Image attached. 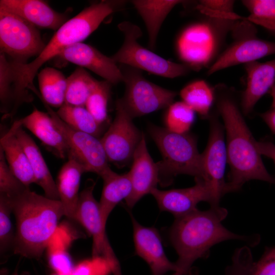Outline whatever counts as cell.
<instances>
[{
    "label": "cell",
    "mask_w": 275,
    "mask_h": 275,
    "mask_svg": "<svg viewBox=\"0 0 275 275\" xmlns=\"http://www.w3.org/2000/svg\"><path fill=\"white\" fill-rule=\"evenodd\" d=\"M239 37L212 64L207 71L208 75L231 66L255 62L275 54V42L258 38L255 33L246 34Z\"/></svg>",
    "instance_id": "e0dca14e"
},
{
    "label": "cell",
    "mask_w": 275,
    "mask_h": 275,
    "mask_svg": "<svg viewBox=\"0 0 275 275\" xmlns=\"http://www.w3.org/2000/svg\"><path fill=\"white\" fill-rule=\"evenodd\" d=\"M242 3L250 13L245 20L275 31V0H244Z\"/></svg>",
    "instance_id": "1f68e13d"
},
{
    "label": "cell",
    "mask_w": 275,
    "mask_h": 275,
    "mask_svg": "<svg viewBox=\"0 0 275 275\" xmlns=\"http://www.w3.org/2000/svg\"><path fill=\"white\" fill-rule=\"evenodd\" d=\"M172 275H184V274L180 272L175 271Z\"/></svg>",
    "instance_id": "f6af8a7d"
},
{
    "label": "cell",
    "mask_w": 275,
    "mask_h": 275,
    "mask_svg": "<svg viewBox=\"0 0 275 275\" xmlns=\"http://www.w3.org/2000/svg\"><path fill=\"white\" fill-rule=\"evenodd\" d=\"M130 215L135 253L147 263L153 275H163L169 271H178L176 263L171 262L165 254L157 229L141 225L132 214Z\"/></svg>",
    "instance_id": "9a60e30c"
},
{
    "label": "cell",
    "mask_w": 275,
    "mask_h": 275,
    "mask_svg": "<svg viewBox=\"0 0 275 275\" xmlns=\"http://www.w3.org/2000/svg\"><path fill=\"white\" fill-rule=\"evenodd\" d=\"M124 1H101L84 9L68 20L55 33L41 53L30 63L12 64L13 76V103L16 108L33 98L29 89L39 93L33 80L38 69L46 62L57 57L61 50L81 42L91 35L109 15L121 8Z\"/></svg>",
    "instance_id": "3957f363"
},
{
    "label": "cell",
    "mask_w": 275,
    "mask_h": 275,
    "mask_svg": "<svg viewBox=\"0 0 275 275\" xmlns=\"http://www.w3.org/2000/svg\"><path fill=\"white\" fill-rule=\"evenodd\" d=\"M254 262L249 246L237 248L232 255L231 264L226 268L225 275H248Z\"/></svg>",
    "instance_id": "8d00e7d4"
},
{
    "label": "cell",
    "mask_w": 275,
    "mask_h": 275,
    "mask_svg": "<svg viewBox=\"0 0 275 275\" xmlns=\"http://www.w3.org/2000/svg\"><path fill=\"white\" fill-rule=\"evenodd\" d=\"M118 27L123 33L124 39L120 48L111 57L116 63L168 78L184 75L191 69L186 64L167 60L141 45L138 40L142 36V32L138 25L123 21Z\"/></svg>",
    "instance_id": "8992f818"
},
{
    "label": "cell",
    "mask_w": 275,
    "mask_h": 275,
    "mask_svg": "<svg viewBox=\"0 0 275 275\" xmlns=\"http://www.w3.org/2000/svg\"><path fill=\"white\" fill-rule=\"evenodd\" d=\"M179 0L132 1L146 24L149 36V45L153 49L160 28L167 16L174 7L183 3Z\"/></svg>",
    "instance_id": "484cf974"
},
{
    "label": "cell",
    "mask_w": 275,
    "mask_h": 275,
    "mask_svg": "<svg viewBox=\"0 0 275 275\" xmlns=\"http://www.w3.org/2000/svg\"><path fill=\"white\" fill-rule=\"evenodd\" d=\"M180 95L183 101L195 112L207 117L214 99V92L204 80L194 81L184 87Z\"/></svg>",
    "instance_id": "f546056e"
},
{
    "label": "cell",
    "mask_w": 275,
    "mask_h": 275,
    "mask_svg": "<svg viewBox=\"0 0 275 275\" xmlns=\"http://www.w3.org/2000/svg\"><path fill=\"white\" fill-rule=\"evenodd\" d=\"M245 69L246 86L241 95L240 107L243 114L247 115L275 84V59L264 63H247Z\"/></svg>",
    "instance_id": "d6986e66"
},
{
    "label": "cell",
    "mask_w": 275,
    "mask_h": 275,
    "mask_svg": "<svg viewBox=\"0 0 275 275\" xmlns=\"http://www.w3.org/2000/svg\"><path fill=\"white\" fill-rule=\"evenodd\" d=\"M210 19L209 22L196 23L188 26L177 40L179 56L191 68L198 69L209 63L218 48L219 30L233 26L231 21Z\"/></svg>",
    "instance_id": "9c48e42d"
},
{
    "label": "cell",
    "mask_w": 275,
    "mask_h": 275,
    "mask_svg": "<svg viewBox=\"0 0 275 275\" xmlns=\"http://www.w3.org/2000/svg\"><path fill=\"white\" fill-rule=\"evenodd\" d=\"M201 155L204 180L210 184L212 192V207L220 206L221 198L225 194L224 174L227 156L223 126L215 116L210 117L208 143Z\"/></svg>",
    "instance_id": "4fadbf2b"
},
{
    "label": "cell",
    "mask_w": 275,
    "mask_h": 275,
    "mask_svg": "<svg viewBox=\"0 0 275 275\" xmlns=\"http://www.w3.org/2000/svg\"><path fill=\"white\" fill-rule=\"evenodd\" d=\"M60 118L72 128L99 138L101 125L95 120L85 106L64 104L56 112Z\"/></svg>",
    "instance_id": "f1b7e54d"
},
{
    "label": "cell",
    "mask_w": 275,
    "mask_h": 275,
    "mask_svg": "<svg viewBox=\"0 0 275 275\" xmlns=\"http://www.w3.org/2000/svg\"><path fill=\"white\" fill-rule=\"evenodd\" d=\"M98 80L84 68L78 67L67 78L65 104L85 106L86 102Z\"/></svg>",
    "instance_id": "83f0119b"
},
{
    "label": "cell",
    "mask_w": 275,
    "mask_h": 275,
    "mask_svg": "<svg viewBox=\"0 0 275 275\" xmlns=\"http://www.w3.org/2000/svg\"><path fill=\"white\" fill-rule=\"evenodd\" d=\"M248 275H275V245L267 247Z\"/></svg>",
    "instance_id": "ab89813d"
},
{
    "label": "cell",
    "mask_w": 275,
    "mask_h": 275,
    "mask_svg": "<svg viewBox=\"0 0 275 275\" xmlns=\"http://www.w3.org/2000/svg\"><path fill=\"white\" fill-rule=\"evenodd\" d=\"M18 121L22 127L30 130L58 157L68 158L69 147L48 113L34 108L30 114Z\"/></svg>",
    "instance_id": "44dd1931"
},
{
    "label": "cell",
    "mask_w": 275,
    "mask_h": 275,
    "mask_svg": "<svg viewBox=\"0 0 275 275\" xmlns=\"http://www.w3.org/2000/svg\"><path fill=\"white\" fill-rule=\"evenodd\" d=\"M227 215V210L218 206L205 211L197 209L175 218L169 237L178 255L175 262L178 272L189 274L194 263L207 257L210 248L223 241L240 240L249 247L259 243L260 236L258 234H238L225 227L222 222Z\"/></svg>",
    "instance_id": "6da1fadb"
},
{
    "label": "cell",
    "mask_w": 275,
    "mask_h": 275,
    "mask_svg": "<svg viewBox=\"0 0 275 275\" xmlns=\"http://www.w3.org/2000/svg\"><path fill=\"white\" fill-rule=\"evenodd\" d=\"M12 275H17V273L15 272V273H13Z\"/></svg>",
    "instance_id": "bcb514c9"
},
{
    "label": "cell",
    "mask_w": 275,
    "mask_h": 275,
    "mask_svg": "<svg viewBox=\"0 0 275 275\" xmlns=\"http://www.w3.org/2000/svg\"><path fill=\"white\" fill-rule=\"evenodd\" d=\"M1 148L15 176L25 186L35 183L28 157L16 137L12 126L1 138Z\"/></svg>",
    "instance_id": "d4e9b609"
},
{
    "label": "cell",
    "mask_w": 275,
    "mask_h": 275,
    "mask_svg": "<svg viewBox=\"0 0 275 275\" xmlns=\"http://www.w3.org/2000/svg\"><path fill=\"white\" fill-rule=\"evenodd\" d=\"M46 45L37 27L19 15L0 8L1 52L12 58V62L25 64L38 56Z\"/></svg>",
    "instance_id": "ba28073f"
},
{
    "label": "cell",
    "mask_w": 275,
    "mask_h": 275,
    "mask_svg": "<svg viewBox=\"0 0 275 275\" xmlns=\"http://www.w3.org/2000/svg\"><path fill=\"white\" fill-rule=\"evenodd\" d=\"M148 131L162 157V160L157 162L160 185L170 184L179 174L204 180L202 155L194 136L176 133L153 124L149 125Z\"/></svg>",
    "instance_id": "5b68a950"
},
{
    "label": "cell",
    "mask_w": 275,
    "mask_h": 275,
    "mask_svg": "<svg viewBox=\"0 0 275 275\" xmlns=\"http://www.w3.org/2000/svg\"><path fill=\"white\" fill-rule=\"evenodd\" d=\"M57 57L89 69L111 84L123 82L122 71L112 58L88 44H73L63 49Z\"/></svg>",
    "instance_id": "2e32d148"
},
{
    "label": "cell",
    "mask_w": 275,
    "mask_h": 275,
    "mask_svg": "<svg viewBox=\"0 0 275 275\" xmlns=\"http://www.w3.org/2000/svg\"><path fill=\"white\" fill-rule=\"evenodd\" d=\"M29 188L11 171L0 148V195L13 199Z\"/></svg>",
    "instance_id": "d590c367"
},
{
    "label": "cell",
    "mask_w": 275,
    "mask_h": 275,
    "mask_svg": "<svg viewBox=\"0 0 275 275\" xmlns=\"http://www.w3.org/2000/svg\"><path fill=\"white\" fill-rule=\"evenodd\" d=\"M43 104L69 147L68 158H73L84 168L85 172L95 173L101 177L111 169L108 160L100 139L76 130L62 121L50 106Z\"/></svg>",
    "instance_id": "30bf717a"
},
{
    "label": "cell",
    "mask_w": 275,
    "mask_h": 275,
    "mask_svg": "<svg viewBox=\"0 0 275 275\" xmlns=\"http://www.w3.org/2000/svg\"><path fill=\"white\" fill-rule=\"evenodd\" d=\"M195 184L190 187L162 190L155 188L151 194L156 200L159 208L178 217L197 209L201 202L213 205L211 186L205 180L195 178Z\"/></svg>",
    "instance_id": "5bb4252c"
},
{
    "label": "cell",
    "mask_w": 275,
    "mask_h": 275,
    "mask_svg": "<svg viewBox=\"0 0 275 275\" xmlns=\"http://www.w3.org/2000/svg\"><path fill=\"white\" fill-rule=\"evenodd\" d=\"M95 184L93 180H88L79 193L74 220L80 223L92 236V257L106 258L112 266L114 275H122L120 264L106 234V224L101 218L99 202L93 195Z\"/></svg>",
    "instance_id": "8fae6325"
},
{
    "label": "cell",
    "mask_w": 275,
    "mask_h": 275,
    "mask_svg": "<svg viewBox=\"0 0 275 275\" xmlns=\"http://www.w3.org/2000/svg\"><path fill=\"white\" fill-rule=\"evenodd\" d=\"M49 262L58 275H70L74 268L71 259L65 249H49Z\"/></svg>",
    "instance_id": "f35d334b"
},
{
    "label": "cell",
    "mask_w": 275,
    "mask_h": 275,
    "mask_svg": "<svg viewBox=\"0 0 275 275\" xmlns=\"http://www.w3.org/2000/svg\"><path fill=\"white\" fill-rule=\"evenodd\" d=\"M234 4V1L204 0L200 1L198 6L210 10L233 13Z\"/></svg>",
    "instance_id": "60d3db41"
},
{
    "label": "cell",
    "mask_w": 275,
    "mask_h": 275,
    "mask_svg": "<svg viewBox=\"0 0 275 275\" xmlns=\"http://www.w3.org/2000/svg\"><path fill=\"white\" fill-rule=\"evenodd\" d=\"M128 173L132 188L131 194L125 201L127 207L132 208L144 196L157 188L159 182L158 163L153 161L148 152L143 132Z\"/></svg>",
    "instance_id": "ac0fdd59"
},
{
    "label": "cell",
    "mask_w": 275,
    "mask_h": 275,
    "mask_svg": "<svg viewBox=\"0 0 275 275\" xmlns=\"http://www.w3.org/2000/svg\"><path fill=\"white\" fill-rule=\"evenodd\" d=\"M256 146L259 153L271 158L275 164V144L269 140L256 141Z\"/></svg>",
    "instance_id": "b9f144b4"
},
{
    "label": "cell",
    "mask_w": 275,
    "mask_h": 275,
    "mask_svg": "<svg viewBox=\"0 0 275 275\" xmlns=\"http://www.w3.org/2000/svg\"><path fill=\"white\" fill-rule=\"evenodd\" d=\"M195 118V111L183 101L173 103L165 117L166 128L178 133H186Z\"/></svg>",
    "instance_id": "4dcf8cb0"
},
{
    "label": "cell",
    "mask_w": 275,
    "mask_h": 275,
    "mask_svg": "<svg viewBox=\"0 0 275 275\" xmlns=\"http://www.w3.org/2000/svg\"><path fill=\"white\" fill-rule=\"evenodd\" d=\"M111 85L107 81H98L85 105L96 122L101 125L107 119V106Z\"/></svg>",
    "instance_id": "d6a6232c"
},
{
    "label": "cell",
    "mask_w": 275,
    "mask_h": 275,
    "mask_svg": "<svg viewBox=\"0 0 275 275\" xmlns=\"http://www.w3.org/2000/svg\"><path fill=\"white\" fill-rule=\"evenodd\" d=\"M112 272L109 261L101 256L92 257L74 267L70 275H108Z\"/></svg>",
    "instance_id": "74e56055"
},
{
    "label": "cell",
    "mask_w": 275,
    "mask_h": 275,
    "mask_svg": "<svg viewBox=\"0 0 275 275\" xmlns=\"http://www.w3.org/2000/svg\"><path fill=\"white\" fill-rule=\"evenodd\" d=\"M41 96L39 98L49 106L61 107L65 104L67 78L59 70L46 67L38 75Z\"/></svg>",
    "instance_id": "4316f807"
},
{
    "label": "cell",
    "mask_w": 275,
    "mask_h": 275,
    "mask_svg": "<svg viewBox=\"0 0 275 275\" xmlns=\"http://www.w3.org/2000/svg\"><path fill=\"white\" fill-rule=\"evenodd\" d=\"M0 8L15 13L36 27L57 31L68 20L67 16L41 0H1Z\"/></svg>",
    "instance_id": "ffe728a7"
},
{
    "label": "cell",
    "mask_w": 275,
    "mask_h": 275,
    "mask_svg": "<svg viewBox=\"0 0 275 275\" xmlns=\"http://www.w3.org/2000/svg\"><path fill=\"white\" fill-rule=\"evenodd\" d=\"M120 69L125 90L119 100L132 119L168 108L173 103L177 95L175 92L148 81L139 69L126 65Z\"/></svg>",
    "instance_id": "52a82bcc"
},
{
    "label": "cell",
    "mask_w": 275,
    "mask_h": 275,
    "mask_svg": "<svg viewBox=\"0 0 275 275\" xmlns=\"http://www.w3.org/2000/svg\"><path fill=\"white\" fill-rule=\"evenodd\" d=\"M12 201L16 222L13 253L38 259L65 215L62 203L38 195L30 188Z\"/></svg>",
    "instance_id": "277c9868"
},
{
    "label": "cell",
    "mask_w": 275,
    "mask_h": 275,
    "mask_svg": "<svg viewBox=\"0 0 275 275\" xmlns=\"http://www.w3.org/2000/svg\"><path fill=\"white\" fill-rule=\"evenodd\" d=\"M217 109L224 124L227 161L230 172L225 194L236 191L246 182L259 180L275 184L265 168L232 91L223 85L214 90Z\"/></svg>",
    "instance_id": "7a4b0ae2"
},
{
    "label": "cell",
    "mask_w": 275,
    "mask_h": 275,
    "mask_svg": "<svg viewBox=\"0 0 275 275\" xmlns=\"http://www.w3.org/2000/svg\"><path fill=\"white\" fill-rule=\"evenodd\" d=\"M12 126L15 135L25 151L34 174L35 183L44 190L45 196L49 199L59 200L56 183L42 156L39 148L33 139L23 129L18 120Z\"/></svg>",
    "instance_id": "7402d4cb"
},
{
    "label": "cell",
    "mask_w": 275,
    "mask_h": 275,
    "mask_svg": "<svg viewBox=\"0 0 275 275\" xmlns=\"http://www.w3.org/2000/svg\"><path fill=\"white\" fill-rule=\"evenodd\" d=\"M132 119L118 99L114 120L100 139L108 161L119 168L132 161L142 138V132L134 125Z\"/></svg>",
    "instance_id": "7c38bea8"
},
{
    "label": "cell",
    "mask_w": 275,
    "mask_h": 275,
    "mask_svg": "<svg viewBox=\"0 0 275 275\" xmlns=\"http://www.w3.org/2000/svg\"><path fill=\"white\" fill-rule=\"evenodd\" d=\"M56 275H58V274H56Z\"/></svg>",
    "instance_id": "7dc6e473"
},
{
    "label": "cell",
    "mask_w": 275,
    "mask_h": 275,
    "mask_svg": "<svg viewBox=\"0 0 275 275\" xmlns=\"http://www.w3.org/2000/svg\"><path fill=\"white\" fill-rule=\"evenodd\" d=\"M13 77L11 62L6 56H0V100L1 111L5 115L11 112L13 102Z\"/></svg>",
    "instance_id": "e575fe53"
},
{
    "label": "cell",
    "mask_w": 275,
    "mask_h": 275,
    "mask_svg": "<svg viewBox=\"0 0 275 275\" xmlns=\"http://www.w3.org/2000/svg\"><path fill=\"white\" fill-rule=\"evenodd\" d=\"M260 116L267 125L271 132L275 134V107L260 114Z\"/></svg>",
    "instance_id": "7bdbcfd3"
},
{
    "label": "cell",
    "mask_w": 275,
    "mask_h": 275,
    "mask_svg": "<svg viewBox=\"0 0 275 275\" xmlns=\"http://www.w3.org/2000/svg\"><path fill=\"white\" fill-rule=\"evenodd\" d=\"M101 178L103 186L99 204L102 221L106 224L116 206L130 196L132 187L128 172L119 174L111 169Z\"/></svg>",
    "instance_id": "cb8c5ba5"
},
{
    "label": "cell",
    "mask_w": 275,
    "mask_h": 275,
    "mask_svg": "<svg viewBox=\"0 0 275 275\" xmlns=\"http://www.w3.org/2000/svg\"><path fill=\"white\" fill-rule=\"evenodd\" d=\"M268 93L272 97L271 107H275V84L272 87Z\"/></svg>",
    "instance_id": "ee69618b"
},
{
    "label": "cell",
    "mask_w": 275,
    "mask_h": 275,
    "mask_svg": "<svg viewBox=\"0 0 275 275\" xmlns=\"http://www.w3.org/2000/svg\"><path fill=\"white\" fill-rule=\"evenodd\" d=\"M85 173L82 166L73 158H68L58 173L57 186L59 200L62 203L65 215L75 219L79 194L81 175Z\"/></svg>",
    "instance_id": "603a6c76"
},
{
    "label": "cell",
    "mask_w": 275,
    "mask_h": 275,
    "mask_svg": "<svg viewBox=\"0 0 275 275\" xmlns=\"http://www.w3.org/2000/svg\"><path fill=\"white\" fill-rule=\"evenodd\" d=\"M13 212L12 199L0 195V252H13L15 234L13 232L11 213Z\"/></svg>",
    "instance_id": "836d02e7"
}]
</instances>
